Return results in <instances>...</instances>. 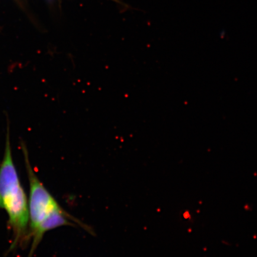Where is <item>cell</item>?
Segmentation results:
<instances>
[{
	"label": "cell",
	"instance_id": "obj_3",
	"mask_svg": "<svg viewBox=\"0 0 257 257\" xmlns=\"http://www.w3.org/2000/svg\"><path fill=\"white\" fill-rule=\"evenodd\" d=\"M71 221L88 230V229L84 224H82L80 221L67 213L66 211L54 212V213L48 216L46 219L44 220L43 222L38 227L36 230L31 234L30 239H32V242L30 255L28 257H32L33 255L35 250H36L41 241L43 239L44 234L48 231L56 229V228L61 226H73Z\"/></svg>",
	"mask_w": 257,
	"mask_h": 257
},
{
	"label": "cell",
	"instance_id": "obj_1",
	"mask_svg": "<svg viewBox=\"0 0 257 257\" xmlns=\"http://www.w3.org/2000/svg\"><path fill=\"white\" fill-rule=\"evenodd\" d=\"M0 208L7 211L14 230L15 238L11 248L27 242L30 239L28 201L11 160L3 161L0 166Z\"/></svg>",
	"mask_w": 257,
	"mask_h": 257
},
{
	"label": "cell",
	"instance_id": "obj_2",
	"mask_svg": "<svg viewBox=\"0 0 257 257\" xmlns=\"http://www.w3.org/2000/svg\"><path fill=\"white\" fill-rule=\"evenodd\" d=\"M22 149L24 154L26 168L30 183L28 211L30 220L29 236L30 239L31 234L48 216L54 212L64 210L45 187L32 169L29 159L28 150L24 143H22Z\"/></svg>",
	"mask_w": 257,
	"mask_h": 257
}]
</instances>
